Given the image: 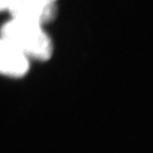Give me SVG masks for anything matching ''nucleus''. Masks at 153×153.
<instances>
[{"mask_svg": "<svg viewBox=\"0 0 153 153\" xmlns=\"http://www.w3.org/2000/svg\"><path fill=\"white\" fill-rule=\"evenodd\" d=\"M0 33L1 38L12 43L27 57L45 61L53 53L52 41L40 24L13 18L2 26Z\"/></svg>", "mask_w": 153, "mask_h": 153, "instance_id": "f257e3e1", "label": "nucleus"}, {"mask_svg": "<svg viewBox=\"0 0 153 153\" xmlns=\"http://www.w3.org/2000/svg\"><path fill=\"white\" fill-rule=\"evenodd\" d=\"M8 10L14 19L40 25L53 21L57 13L56 4H45L38 0H15Z\"/></svg>", "mask_w": 153, "mask_h": 153, "instance_id": "f03ea898", "label": "nucleus"}, {"mask_svg": "<svg viewBox=\"0 0 153 153\" xmlns=\"http://www.w3.org/2000/svg\"><path fill=\"white\" fill-rule=\"evenodd\" d=\"M28 70V57L12 43L0 39V74L19 78L24 76Z\"/></svg>", "mask_w": 153, "mask_h": 153, "instance_id": "7ed1b4c3", "label": "nucleus"}, {"mask_svg": "<svg viewBox=\"0 0 153 153\" xmlns=\"http://www.w3.org/2000/svg\"><path fill=\"white\" fill-rule=\"evenodd\" d=\"M15 0H0V11L8 10Z\"/></svg>", "mask_w": 153, "mask_h": 153, "instance_id": "20e7f679", "label": "nucleus"}, {"mask_svg": "<svg viewBox=\"0 0 153 153\" xmlns=\"http://www.w3.org/2000/svg\"><path fill=\"white\" fill-rule=\"evenodd\" d=\"M38 1H41L45 4H56V0H38Z\"/></svg>", "mask_w": 153, "mask_h": 153, "instance_id": "39448f33", "label": "nucleus"}]
</instances>
